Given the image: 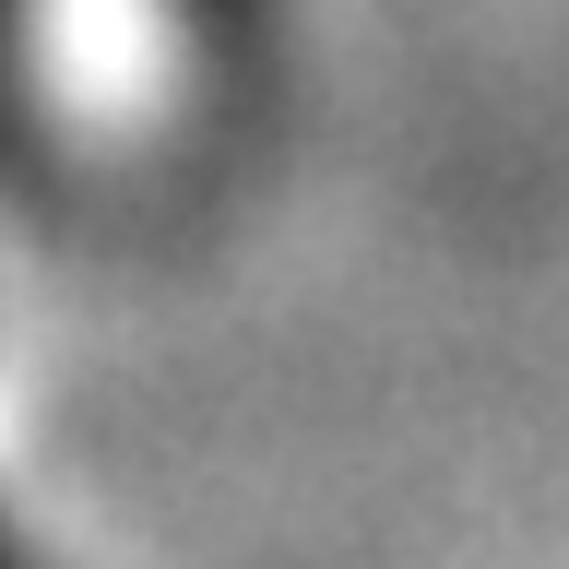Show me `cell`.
Segmentation results:
<instances>
[{
    "instance_id": "1",
    "label": "cell",
    "mask_w": 569,
    "mask_h": 569,
    "mask_svg": "<svg viewBox=\"0 0 569 569\" xmlns=\"http://www.w3.org/2000/svg\"><path fill=\"white\" fill-rule=\"evenodd\" d=\"M0 569H36V558H24V546H12V533H0Z\"/></svg>"
}]
</instances>
